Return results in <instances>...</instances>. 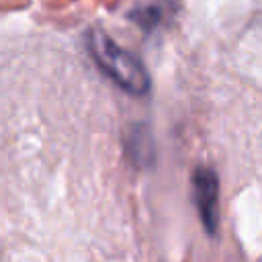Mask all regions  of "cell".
<instances>
[{
    "mask_svg": "<svg viewBox=\"0 0 262 262\" xmlns=\"http://www.w3.org/2000/svg\"><path fill=\"white\" fill-rule=\"evenodd\" d=\"M192 203L207 233H215L219 225V176L211 168H196L192 172Z\"/></svg>",
    "mask_w": 262,
    "mask_h": 262,
    "instance_id": "7a4b0ae2",
    "label": "cell"
},
{
    "mask_svg": "<svg viewBox=\"0 0 262 262\" xmlns=\"http://www.w3.org/2000/svg\"><path fill=\"white\" fill-rule=\"evenodd\" d=\"M88 51L94 63L125 92L143 96L149 90V74L143 63L127 49L119 47L108 35L94 29L88 33Z\"/></svg>",
    "mask_w": 262,
    "mask_h": 262,
    "instance_id": "6da1fadb",
    "label": "cell"
},
{
    "mask_svg": "<svg viewBox=\"0 0 262 262\" xmlns=\"http://www.w3.org/2000/svg\"><path fill=\"white\" fill-rule=\"evenodd\" d=\"M125 154L135 166H149L154 162V137L147 125H135L125 133Z\"/></svg>",
    "mask_w": 262,
    "mask_h": 262,
    "instance_id": "3957f363",
    "label": "cell"
},
{
    "mask_svg": "<svg viewBox=\"0 0 262 262\" xmlns=\"http://www.w3.org/2000/svg\"><path fill=\"white\" fill-rule=\"evenodd\" d=\"M162 14H164V8H162V2H160V0H156L154 4L139 2V4L129 12V18L135 20V23H137L139 27H143L145 31H149V29H154V27L160 23Z\"/></svg>",
    "mask_w": 262,
    "mask_h": 262,
    "instance_id": "277c9868",
    "label": "cell"
}]
</instances>
